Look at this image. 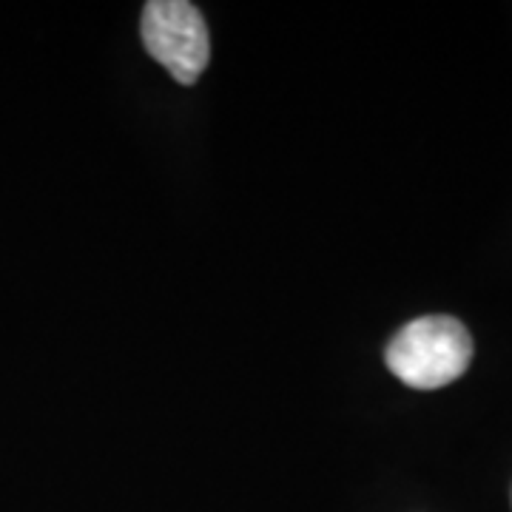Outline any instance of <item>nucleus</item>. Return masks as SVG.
<instances>
[{"instance_id":"obj_2","label":"nucleus","mask_w":512,"mask_h":512,"mask_svg":"<svg viewBox=\"0 0 512 512\" xmlns=\"http://www.w3.org/2000/svg\"><path fill=\"white\" fill-rule=\"evenodd\" d=\"M140 35L154 57L177 83L194 86L211 60V35L202 12L188 0H151L143 9Z\"/></svg>"},{"instance_id":"obj_1","label":"nucleus","mask_w":512,"mask_h":512,"mask_svg":"<svg viewBox=\"0 0 512 512\" xmlns=\"http://www.w3.org/2000/svg\"><path fill=\"white\" fill-rule=\"evenodd\" d=\"M384 362L407 387L439 390L467 373L473 339L453 316H421L390 339Z\"/></svg>"}]
</instances>
